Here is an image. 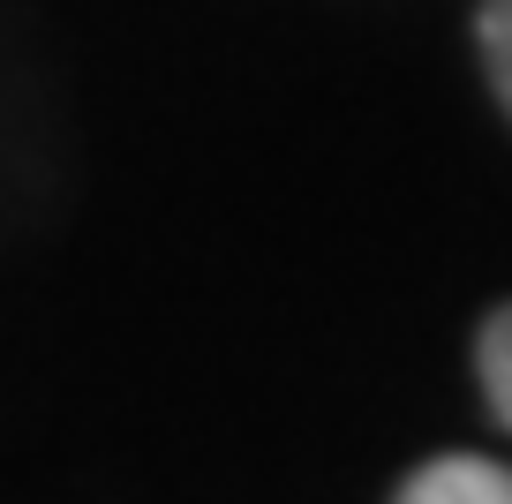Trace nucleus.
<instances>
[{
	"label": "nucleus",
	"instance_id": "obj_3",
	"mask_svg": "<svg viewBox=\"0 0 512 504\" xmlns=\"http://www.w3.org/2000/svg\"><path fill=\"white\" fill-rule=\"evenodd\" d=\"M475 53H482V76H490L497 106L512 121V0H482L475 8Z\"/></svg>",
	"mask_w": 512,
	"mask_h": 504
},
{
	"label": "nucleus",
	"instance_id": "obj_2",
	"mask_svg": "<svg viewBox=\"0 0 512 504\" xmlns=\"http://www.w3.org/2000/svg\"><path fill=\"white\" fill-rule=\"evenodd\" d=\"M475 384H482V407L497 414V429L512 437V301H497L475 331Z\"/></svg>",
	"mask_w": 512,
	"mask_h": 504
},
{
	"label": "nucleus",
	"instance_id": "obj_1",
	"mask_svg": "<svg viewBox=\"0 0 512 504\" xmlns=\"http://www.w3.org/2000/svg\"><path fill=\"white\" fill-rule=\"evenodd\" d=\"M392 504H512V467H497L482 452H445L407 474Z\"/></svg>",
	"mask_w": 512,
	"mask_h": 504
}]
</instances>
